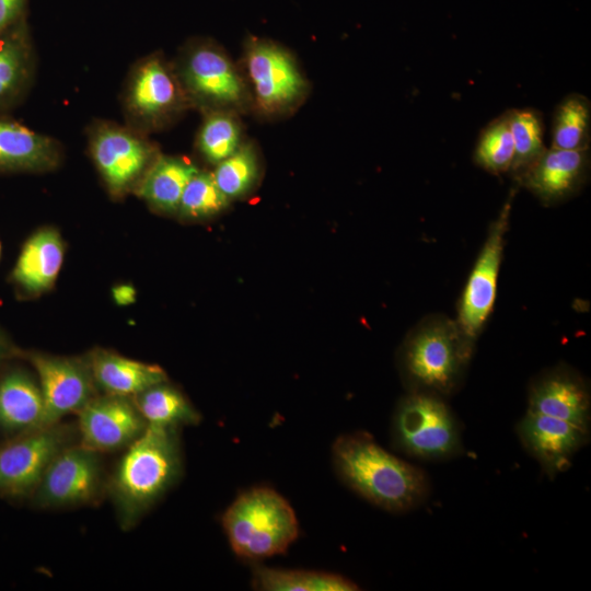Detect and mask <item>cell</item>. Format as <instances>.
I'll list each match as a JSON object with an SVG mask.
<instances>
[{
  "mask_svg": "<svg viewBox=\"0 0 591 591\" xmlns=\"http://www.w3.org/2000/svg\"><path fill=\"white\" fill-rule=\"evenodd\" d=\"M528 410L590 428L591 399L586 380L567 366H558L534 379Z\"/></svg>",
  "mask_w": 591,
  "mask_h": 591,
  "instance_id": "cell-15",
  "label": "cell"
},
{
  "mask_svg": "<svg viewBox=\"0 0 591 591\" xmlns=\"http://www.w3.org/2000/svg\"><path fill=\"white\" fill-rule=\"evenodd\" d=\"M102 486L100 454L70 444L50 462L32 497L40 508L77 507L97 499Z\"/></svg>",
  "mask_w": 591,
  "mask_h": 591,
  "instance_id": "cell-9",
  "label": "cell"
},
{
  "mask_svg": "<svg viewBox=\"0 0 591 591\" xmlns=\"http://www.w3.org/2000/svg\"><path fill=\"white\" fill-rule=\"evenodd\" d=\"M182 466L176 428L148 425L127 447L107 484L120 528H134L178 480Z\"/></svg>",
  "mask_w": 591,
  "mask_h": 591,
  "instance_id": "cell-1",
  "label": "cell"
},
{
  "mask_svg": "<svg viewBox=\"0 0 591 591\" xmlns=\"http://www.w3.org/2000/svg\"><path fill=\"white\" fill-rule=\"evenodd\" d=\"M222 526L233 552L246 559L282 554L299 534L292 507L267 487L242 493L223 513Z\"/></svg>",
  "mask_w": 591,
  "mask_h": 591,
  "instance_id": "cell-4",
  "label": "cell"
},
{
  "mask_svg": "<svg viewBox=\"0 0 591 591\" xmlns=\"http://www.w3.org/2000/svg\"><path fill=\"white\" fill-rule=\"evenodd\" d=\"M93 160L108 189L126 193L141 177L151 162V146L132 132L115 127H99L91 141Z\"/></svg>",
  "mask_w": 591,
  "mask_h": 591,
  "instance_id": "cell-13",
  "label": "cell"
},
{
  "mask_svg": "<svg viewBox=\"0 0 591 591\" xmlns=\"http://www.w3.org/2000/svg\"><path fill=\"white\" fill-rule=\"evenodd\" d=\"M513 159L509 172L517 182L544 153V123L534 108L509 109Z\"/></svg>",
  "mask_w": 591,
  "mask_h": 591,
  "instance_id": "cell-26",
  "label": "cell"
},
{
  "mask_svg": "<svg viewBox=\"0 0 591 591\" xmlns=\"http://www.w3.org/2000/svg\"><path fill=\"white\" fill-rule=\"evenodd\" d=\"M56 142L11 120L0 119V172H37L57 164Z\"/></svg>",
  "mask_w": 591,
  "mask_h": 591,
  "instance_id": "cell-20",
  "label": "cell"
},
{
  "mask_svg": "<svg viewBox=\"0 0 591 591\" xmlns=\"http://www.w3.org/2000/svg\"><path fill=\"white\" fill-rule=\"evenodd\" d=\"M182 76L188 91L205 103L235 107L246 101L242 78L230 59L213 46L193 49L184 61Z\"/></svg>",
  "mask_w": 591,
  "mask_h": 591,
  "instance_id": "cell-14",
  "label": "cell"
},
{
  "mask_svg": "<svg viewBox=\"0 0 591 591\" xmlns=\"http://www.w3.org/2000/svg\"><path fill=\"white\" fill-rule=\"evenodd\" d=\"M198 171L182 158L160 157L143 175L139 195L162 211H176L185 186Z\"/></svg>",
  "mask_w": 591,
  "mask_h": 591,
  "instance_id": "cell-22",
  "label": "cell"
},
{
  "mask_svg": "<svg viewBox=\"0 0 591 591\" xmlns=\"http://www.w3.org/2000/svg\"><path fill=\"white\" fill-rule=\"evenodd\" d=\"M45 405L39 384L13 370L0 379V426L18 434L44 427Z\"/></svg>",
  "mask_w": 591,
  "mask_h": 591,
  "instance_id": "cell-21",
  "label": "cell"
},
{
  "mask_svg": "<svg viewBox=\"0 0 591 591\" xmlns=\"http://www.w3.org/2000/svg\"><path fill=\"white\" fill-rule=\"evenodd\" d=\"M88 359L96 387L104 394L131 398L153 385L167 382L161 367L106 349L93 350Z\"/></svg>",
  "mask_w": 591,
  "mask_h": 591,
  "instance_id": "cell-18",
  "label": "cell"
},
{
  "mask_svg": "<svg viewBox=\"0 0 591 591\" xmlns=\"http://www.w3.org/2000/svg\"><path fill=\"white\" fill-rule=\"evenodd\" d=\"M0 257H1V242H0Z\"/></svg>",
  "mask_w": 591,
  "mask_h": 591,
  "instance_id": "cell-35",
  "label": "cell"
},
{
  "mask_svg": "<svg viewBox=\"0 0 591 591\" xmlns=\"http://www.w3.org/2000/svg\"><path fill=\"white\" fill-rule=\"evenodd\" d=\"M216 165L213 179L230 200L246 195L258 178L257 155L250 144L240 146L235 152Z\"/></svg>",
  "mask_w": 591,
  "mask_h": 591,
  "instance_id": "cell-28",
  "label": "cell"
},
{
  "mask_svg": "<svg viewBox=\"0 0 591 591\" xmlns=\"http://www.w3.org/2000/svg\"><path fill=\"white\" fill-rule=\"evenodd\" d=\"M513 159V139L509 109L491 120L480 132L474 161L491 174L509 172Z\"/></svg>",
  "mask_w": 591,
  "mask_h": 591,
  "instance_id": "cell-27",
  "label": "cell"
},
{
  "mask_svg": "<svg viewBox=\"0 0 591 591\" xmlns=\"http://www.w3.org/2000/svg\"><path fill=\"white\" fill-rule=\"evenodd\" d=\"M246 68L256 101L266 113L289 109L304 95L305 81L296 61L285 49L271 42H250Z\"/></svg>",
  "mask_w": 591,
  "mask_h": 591,
  "instance_id": "cell-10",
  "label": "cell"
},
{
  "mask_svg": "<svg viewBox=\"0 0 591 591\" xmlns=\"http://www.w3.org/2000/svg\"><path fill=\"white\" fill-rule=\"evenodd\" d=\"M392 439L405 454L422 460H445L462 450L459 422L444 397L410 392L397 405Z\"/></svg>",
  "mask_w": 591,
  "mask_h": 591,
  "instance_id": "cell-5",
  "label": "cell"
},
{
  "mask_svg": "<svg viewBox=\"0 0 591 591\" xmlns=\"http://www.w3.org/2000/svg\"><path fill=\"white\" fill-rule=\"evenodd\" d=\"M24 0H0V37L19 20Z\"/></svg>",
  "mask_w": 591,
  "mask_h": 591,
  "instance_id": "cell-32",
  "label": "cell"
},
{
  "mask_svg": "<svg viewBox=\"0 0 591 591\" xmlns=\"http://www.w3.org/2000/svg\"><path fill=\"white\" fill-rule=\"evenodd\" d=\"M510 209L511 200H508L489 229L459 303L455 322L464 339L473 347L495 303Z\"/></svg>",
  "mask_w": 591,
  "mask_h": 591,
  "instance_id": "cell-7",
  "label": "cell"
},
{
  "mask_svg": "<svg viewBox=\"0 0 591 591\" xmlns=\"http://www.w3.org/2000/svg\"><path fill=\"white\" fill-rule=\"evenodd\" d=\"M148 425L178 428L200 421L186 396L166 382L153 385L131 397Z\"/></svg>",
  "mask_w": 591,
  "mask_h": 591,
  "instance_id": "cell-23",
  "label": "cell"
},
{
  "mask_svg": "<svg viewBox=\"0 0 591 591\" xmlns=\"http://www.w3.org/2000/svg\"><path fill=\"white\" fill-rule=\"evenodd\" d=\"M229 201L217 186L212 173L198 171L185 186L178 211L190 219L208 218L225 209Z\"/></svg>",
  "mask_w": 591,
  "mask_h": 591,
  "instance_id": "cell-31",
  "label": "cell"
},
{
  "mask_svg": "<svg viewBox=\"0 0 591 591\" xmlns=\"http://www.w3.org/2000/svg\"><path fill=\"white\" fill-rule=\"evenodd\" d=\"M20 355L21 351L11 343L5 333L0 328V364L7 359Z\"/></svg>",
  "mask_w": 591,
  "mask_h": 591,
  "instance_id": "cell-34",
  "label": "cell"
},
{
  "mask_svg": "<svg viewBox=\"0 0 591 591\" xmlns=\"http://www.w3.org/2000/svg\"><path fill=\"white\" fill-rule=\"evenodd\" d=\"M113 298L119 305H127L135 301L136 290L130 285H118L113 289Z\"/></svg>",
  "mask_w": 591,
  "mask_h": 591,
  "instance_id": "cell-33",
  "label": "cell"
},
{
  "mask_svg": "<svg viewBox=\"0 0 591 591\" xmlns=\"http://www.w3.org/2000/svg\"><path fill=\"white\" fill-rule=\"evenodd\" d=\"M253 587L262 591H355L358 586L337 573L256 566Z\"/></svg>",
  "mask_w": 591,
  "mask_h": 591,
  "instance_id": "cell-24",
  "label": "cell"
},
{
  "mask_svg": "<svg viewBox=\"0 0 591 591\" xmlns=\"http://www.w3.org/2000/svg\"><path fill=\"white\" fill-rule=\"evenodd\" d=\"M590 171L589 150L549 148L517 181L544 205L573 196L586 184Z\"/></svg>",
  "mask_w": 591,
  "mask_h": 591,
  "instance_id": "cell-16",
  "label": "cell"
},
{
  "mask_svg": "<svg viewBox=\"0 0 591 591\" xmlns=\"http://www.w3.org/2000/svg\"><path fill=\"white\" fill-rule=\"evenodd\" d=\"M590 130V101L578 93L565 96L554 112L552 147L565 150H589Z\"/></svg>",
  "mask_w": 591,
  "mask_h": 591,
  "instance_id": "cell-25",
  "label": "cell"
},
{
  "mask_svg": "<svg viewBox=\"0 0 591 591\" xmlns=\"http://www.w3.org/2000/svg\"><path fill=\"white\" fill-rule=\"evenodd\" d=\"M28 48L20 30L0 37V104L11 100L28 74Z\"/></svg>",
  "mask_w": 591,
  "mask_h": 591,
  "instance_id": "cell-29",
  "label": "cell"
},
{
  "mask_svg": "<svg viewBox=\"0 0 591 591\" xmlns=\"http://www.w3.org/2000/svg\"><path fill=\"white\" fill-rule=\"evenodd\" d=\"M240 126L230 114L217 112L204 121L198 148L207 161L218 164L240 147Z\"/></svg>",
  "mask_w": 591,
  "mask_h": 591,
  "instance_id": "cell-30",
  "label": "cell"
},
{
  "mask_svg": "<svg viewBox=\"0 0 591 591\" xmlns=\"http://www.w3.org/2000/svg\"><path fill=\"white\" fill-rule=\"evenodd\" d=\"M35 369L45 405L44 427L78 414L94 396L96 384L86 358L22 352Z\"/></svg>",
  "mask_w": 591,
  "mask_h": 591,
  "instance_id": "cell-8",
  "label": "cell"
},
{
  "mask_svg": "<svg viewBox=\"0 0 591 591\" xmlns=\"http://www.w3.org/2000/svg\"><path fill=\"white\" fill-rule=\"evenodd\" d=\"M179 102L177 83L159 58L141 63L130 82L128 108L141 120L155 121L170 114Z\"/></svg>",
  "mask_w": 591,
  "mask_h": 591,
  "instance_id": "cell-19",
  "label": "cell"
},
{
  "mask_svg": "<svg viewBox=\"0 0 591 591\" xmlns=\"http://www.w3.org/2000/svg\"><path fill=\"white\" fill-rule=\"evenodd\" d=\"M590 428L526 410L517 425L524 449L549 477L564 472L573 455L587 444Z\"/></svg>",
  "mask_w": 591,
  "mask_h": 591,
  "instance_id": "cell-12",
  "label": "cell"
},
{
  "mask_svg": "<svg viewBox=\"0 0 591 591\" xmlns=\"http://www.w3.org/2000/svg\"><path fill=\"white\" fill-rule=\"evenodd\" d=\"M63 256L65 244L59 232L42 228L24 242L9 278L23 294H40L54 286Z\"/></svg>",
  "mask_w": 591,
  "mask_h": 591,
  "instance_id": "cell-17",
  "label": "cell"
},
{
  "mask_svg": "<svg viewBox=\"0 0 591 591\" xmlns=\"http://www.w3.org/2000/svg\"><path fill=\"white\" fill-rule=\"evenodd\" d=\"M78 417L79 444L99 454L128 447L148 426L131 398L111 394L94 396Z\"/></svg>",
  "mask_w": 591,
  "mask_h": 591,
  "instance_id": "cell-11",
  "label": "cell"
},
{
  "mask_svg": "<svg viewBox=\"0 0 591 591\" xmlns=\"http://www.w3.org/2000/svg\"><path fill=\"white\" fill-rule=\"evenodd\" d=\"M474 347L456 322L442 315L422 320L407 336L401 355L410 392L445 397L460 384Z\"/></svg>",
  "mask_w": 591,
  "mask_h": 591,
  "instance_id": "cell-3",
  "label": "cell"
},
{
  "mask_svg": "<svg viewBox=\"0 0 591 591\" xmlns=\"http://www.w3.org/2000/svg\"><path fill=\"white\" fill-rule=\"evenodd\" d=\"M73 430L56 424L15 434L0 444V498L33 496L54 457L70 445Z\"/></svg>",
  "mask_w": 591,
  "mask_h": 591,
  "instance_id": "cell-6",
  "label": "cell"
},
{
  "mask_svg": "<svg viewBox=\"0 0 591 591\" xmlns=\"http://www.w3.org/2000/svg\"><path fill=\"white\" fill-rule=\"evenodd\" d=\"M333 461L352 490L392 512L417 507L429 493L422 470L391 454L367 433L339 437L333 445Z\"/></svg>",
  "mask_w": 591,
  "mask_h": 591,
  "instance_id": "cell-2",
  "label": "cell"
}]
</instances>
